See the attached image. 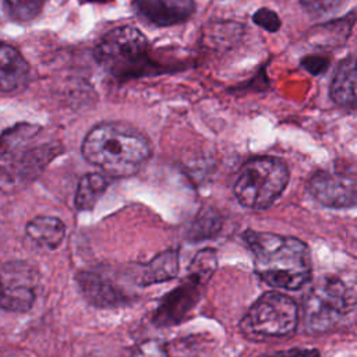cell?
<instances>
[{
    "label": "cell",
    "mask_w": 357,
    "mask_h": 357,
    "mask_svg": "<svg viewBox=\"0 0 357 357\" xmlns=\"http://www.w3.org/2000/svg\"><path fill=\"white\" fill-rule=\"evenodd\" d=\"M81 151L91 165L112 177L138 173L152 155L146 135L119 121H105L91 128L82 141Z\"/></svg>",
    "instance_id": "cell-1"
},
{
    "label": "cell",
    "mask_w": 357,
    "mask_h": 357,
    "mask_svg": "<svg viewBox=\"0 0 357 357\" xmlns=\"http://www.w3.org/2000/svg\"><path fill=\"white\" fill-rule=\"evenodd\" d=\"M244 240L252 251L257 275L269 286L297 290L311 279V252L301 240L254 230H247Z\"/></svg>",
    "instance_id": "cell-2"
},
{
    "label": "cell",
    "mask_w": 357,
    "mask_h": 357,
    "mask_svg": "<svg viewBox=\"0 0 357 357\" xmlns=\"http://www.w3.org/2000/svg\"><path fill=\"white\" fill-rule=\"evenodd\" d=\"M287 165L275 156H258L248 160L234 183L237 201L250 209L271 206L289 183Z\"/></svg>",
    "instance_id": "cell-3"
},
{
    "label": "cell",
    "mask_w": 357,
    "mask_h": 357,
    "mask_svg": "<svg viewBox=\"0 0 357 357\" xmlns=\"http://www.w3.org/2000/svg\"><path fill=\"white\" fill-rule=\"evenodd\" d=\"M98 63L119 78L144 74L148 59V40L132 25H120L106 32L95 47Z\"/></svg>",
    "instance_id": "cell-4"
},
{
    "label": "cell",
    "mask_w": 357,
    "mask_h": 357,
    "mask_svg": "<svg viewBox=\"0 0 357 357\" xmlns=\"http://www.w3.org/2000/svg\"><path fill=\"white\" fill-rule=\"evenodd\" d=\"M298 307L289 296L268 291L262 294L243 318V332L254 339L291 335L298 325Z\"/></svg>",
    "instance_id": "cell-5"
},
{
    "label": "cell",
    "mask_w": 357,
    "mask_h": 357,
    "mask_svg": "<svg viewBox=\"0 0 357 357\" xmlns=\"http://www.w3.org/2000/svg\"><path fill=\"white\" fill-rule=\"evenodd\" d=\"M350 307L349 290L337 278H324L307 294L301 321L308 333H322L332 329Z\"/></svg>",
    "instance_id": "cell-6"
},
{
    "label": "cell",
    "mask_w": 357,
    "mask_h": 357,
    "mask_svg": "<svg viewBox=\"0 0 357 357\" xmlns=\"http://www.w3.org/2000/svg\"><path fill=\"white\" fill-rule=\"evenodd\" d=\"M39 283L38 272L26 262L14 261L0 271V308L14 312L28 311L35 298Z\"/></svg>",
    "instance_id": "cell-7"
},
{
    "label": "cell",
    "mask_w": 357,
    "mask_h": 357,
    "mask_svg": "<svg viewBox=\"0 0 357 357\" xmlns=\"http://www.w3.org/2000/svg\"><path fill=\"white\" fill-rule=\"evenodd\" d=\"M308 191L319 204L328 208H351L356 205L354 176L318 172L311 176Z\"/></svg>",
    "instance_id": "cell-8"
},
{
    "label": "cell",
    "mask_w": 357,
    "mask_h": 357,
    "mask_svg": "<svg viewBox=\"0 0 357 357\" xmlns=\"http://www.w3.org/2000/svg\"><path fill=\"white\" fill-rule=\"evenodd\" d=\"M206 279L201 275L191 272L188 278L181 283V286L176 287L173 291L166 294L163 301L159 305V310L155 314V324L158 325H172L177 324L191 307L199 298V286Z\"/></svg>",
    "instance_id": "cell-9"
},
{
    "label": "cell",
    "mask_w": 357,
    "mask_h": 357,
    "mask_svg": "<svg viewBox=\"0 0 357 357\" xmlns=\"http://www.w3.org/2000/svg\"><path fill=\"white\" fill-rule=\"evenodd\" d=\"M137 15L156 26H169L188 20L194 10V0H132Z\"/></svg>",
    "instance_id": "cell-10"
},
{
    "label": "cell",
    "mask_w": 357,
    "mask_h": 357,
    "mask_svg": "<svg viewBox=\"0 0 357 357\" xmlns=\"http://www.w3.org/2000/svg\"><path fill=\"white\" fill-rule=\"evenodd\" d=\"M77 282L81 293L92 305L112 308L121 305L126 300L124 293L117 286L95 272H79Z\"/></svg>",
    "instance_id": "cell-11"
},
{
    "label": "cell",
    "mask_w": 357,
    "mask_h": 357,
    "mask_svg": "<svg viewBox=\"0 0 357 357\" xmlns=\"http://www.w3.org/2000/svg\"><path fill=\"white\" fill-rule=\"evenodd\" d=\"M29 66L11 45L0 42V92H13L25 86Z\"/></svg>",
    "instance_id": "cell-12"
},
{
    "label": "cell",
    "mask_w": 357,
    "mask_h": 357,
    "mask_svg": "<svg viewBox=\"0 0 357 357\" xmlns=\"http://www.w3.org/2000/svg\"><path fill=\"white\" fill-rule=\"evenodd\" d=\"M329 95L342 107H356V57L353 54L337 66L331 82Z\"/></svg>",
    "instance_id": "cell-13"
},
{
    "label": "cell",
    "mask_w": 357,
    "mask_h": 357,
    "mask_svg": "<svg viewBox=\"0 0 357 357\" xmlns=\"http://www.w3.org/2000/svg\"><path fill=\"white\" fill-rule=\"evenodd\" d=\"M25 233L33 244L54 250L61 244L66 236V226L56 216H36L26 225Z\"/></svg>",
    "instance_id": "cell-14"
},
{
    "label": "cell",
    "mask_w": 357,
    "mask_h": 357,
    "mask_svg": "<svg viewBox=\"0 0 357 357\" xmlns=\"http://www.w3.org/2000/svg\"><path fill=\"white\" fill-rule=\"evenodd\" d=\"M178 272V252L176 250H169L158 257H155L151 262L144 265L138 272L137 280L139 284H152L167 282L176 278Z\"/></svg>",
    "instance_id": "cell-15"
},
{
    "label": "cell",
    "mask_w": 357,
    "mask_h": 357,
    "mask_svg": "<svg viewBox=\"0 0 357 357\" xmlns=\"http://www.w3.org/2000/svg\"><path fill=\"white\" fill-rule=\"evenodd\" d=\"M109 185V180L100 173H88L81 177L77 192H75V206L78 211H91L103 195Z\"/></svg>",
    "instance_id": "cell-16"
},
{
    "label": "cell",
    "mask_w": 357,
    "mask_h": 357,
    "mask_svg": "<svg viewBox=\"0 0 357 357\" xmlns=\"http://www.w3.org/2000/svg\"><path fill=\"white\" fill-rule=\"evenodd\" d=\"M243 33V26L234 22L209 25V32L204 33V39L212 47L231 46Z\"/></svg>",
    "instance_id": "cell-17"
},
{
    "label": "cell",
    "mask_w": 357,
    "mask_h": 357,
    "mask_svg": "<svg viewBox=\"0 0 357 357\" xmlns=\"http://www.w3.org/2000/svg\"><path fill=\"white\" fill-rule=\"evenodd\" d=\"M45 1L46 0H4V10L10 18L26 22L40 13Z\"/></svg>",
    "instance_id": "cell-18"
},
{
    "label": "cell",
    "mask_w": 357,
    "mask_h": 357,
    "mask_svg": "<svg viewBox=\"0 0 357 357\" xmlns=\"http://www.w3.org/2000/svg\"><path fill=\"white\" fill-rule=\"evenodd\" d=\"M131 357H169V356L163 342L158 339H149L139 343L131 353Z\"/></svg>",
    "instance_id": "cell-19"
},
{
    "label": "cell",
    "mask_w": 357,
    "mask_h": 357,
    "mask_svg": "<svg viewBox=\"0 0 357 357\" xmlns=\"http://www.w3.org/2000/svg\"><path fill=\"white\" fill-rule=\"evenodd\" d=\"M252 21L268 32H276L280 28L279 15L271 8H259L254 13Z\"/></svg>",
    "instance_id": "cell-20"
},
{
    "label": "cell",
    "mask_w": 357,
    "mask_h": 357,
    "mask_svg": "<svg viewBox=\"0 0 357 357\" xmlns=\"http://www.w3.org/2000/svg\"><path fill=\"white\" fill-rule=\"evenodd\" d=\"M346 0H300L301 6L311 14H326L344 4Z\"/></svg>",
    "instance_id": "cell-21"
},
{
    "label": "cell",
    "mask_w": 357,
    "mask_h": 357,
    "mask_svg": "<svg viewBox=\"0 0 357 357\" xmlns=\"http://www.w3.org/2000/svg\"><path fill=\"white\" fill-rule=\"evenodd\" d=\"M261 357H319V353L311 349H291V350L276 351L272 354H265Z\"/></svg>",
    "instance_id": "cell-22"
},
{
    "label": "cell",
    "mask_w": 357,
    "mask_h": 357,
    "mask_svg": "<svg viewBox=\"0 0 357 357\" xmlns=\"http://www.w3.org/2000/svg\"><path fill=\"white\" fill-rule=\"evenodd\" d=\"M303 64L304 67L312 73V74H321L322 71L326 70V66H328V61L322 57H317V56H312V57H307L305 60H303Z\"/></svg>",
    "instance_id": "cell-23"
},
{
    "label": "cell",
    "mask_w": 357,
    "mask_h": 357,
    "mask_svg": "<svg viewBox=\"0 0 357 357\" xmlns=\"http://www.w3.org/2000/svg\"><path fill=\"white\" fill-rule=\"evenodd\" d=\"M0 300H1V286H0Z\"/></svg>",
    "instance_id": "cell-24"
}]
</instances>
